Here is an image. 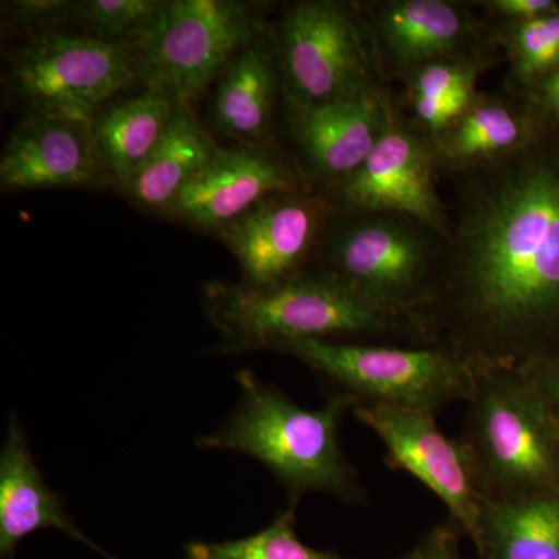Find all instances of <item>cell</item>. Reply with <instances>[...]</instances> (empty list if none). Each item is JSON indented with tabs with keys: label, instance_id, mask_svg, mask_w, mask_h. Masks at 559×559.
<instances>
[{
	"label": "cell",
	"instance_id": "cell-1",
	"mask_svg": "<svg viewBox=\"0 0 559 559\" xmlns=\"http://www.w3.org/2000/svg\"><path fill=\"white\" fill-rule=\"evenodd\" d=\"M444 178L450 234L425 347L474 373L535 369L559 355V131Z\"/></svg>",
	"mask_w": 559,
	"mask_h": 559
},
{
	"label": "cell",
	"instance_id": "cell-2",
	"mask_svg": "<svg viewBox=\"0 0 559 559\" xmlns=\"http://www.w3.org/2000/svg\"><path fill=\"white\" fill-rule=\"evenodd\" d=\"M204 305L209 322L219 334L221 352L229 355L272 352L294 340L373 337L425 347L414 322L374 307L318 264L266 288L209 282Z\"/></svg>",
	"mask_w": 559,
	"mask_h": 559
},
{
	"label": "cell",
	"instance_id": "cell-3",
	"mask_svg": "<svg viewBox=\"0 0 559 559\" xmlns=\"http://www.w3.org/2000/svg\"><path fill=\"white\" fill-rule=\"evenodd\" d=\"M240 400L218 429L197 440L204 451L240 452L260 462L286 489L289 502L320 492L347 506L367 491L341 444V421L353 401L333 393L322 407L300 406L252 370L237 374Z\"/></svg>",
	"mask_w": 559,
	"mask_h": 559
},
{
	"label": "cell",
	"instance_id": "cell-4",
	"mask_svg": "<svg viewBox=\"0 0 559 559\" xmlns=\"http://www.w3.org/2000/svg\"><path fill=\"white\" fill-rule=\"evenodd\" d=\"M465 404L462 443L481 498L559 488V419L527 371H479Z\"/></svg>",
	"mask_w": 559,
	"mask_h": 559
},
{
	"label": "cell",
	"instance_id": "cell-5",
	"mask_svg": "<svg viewBox=\"0 0 559 559\" xmlns=\"http://www.w3.org/2000/svg\"><path fill=\"white\" fill-rule=\"evenodd\" d=\"M447 237L399 213L334 210L311 264L348 283L374 307L421 331L436 297ZM310 264V266H311Z\"/></svg>",
	"mask_w": 559,
	"mask_h": 559
},
{
	"label": "cell",
	"instance_id": "cell-6",
	"mask_svg": "<svg viewBox=\"0 0 559 559\" xmlns=\"http://www.w3.org/2000/svg\"><path fill=\"white\" fill-rule=\"evenodd\" d=\"M272 352L299 359L353 406L393 404L437 415L452 403H466L476 378L465 364L430 347L294 340Z\"/></svg>",
	"mask_w": 559,
	"mask_h": 559
},
{
	"label": "cell",
	"instance_id": "cell-7",
	"mask_svg": "<svg viewBox=\"0 0 559 559\" xmlns=\"http://www.w3.org/2000/svg\"><path fill=\"white\" fill-rule=\"evenodd\" d=\"M271 33L261 3L168 0L153 31L128 53L145 90L190 106L241 50Z\"/></svg>",
	"mask_w": 559,
	"mask_h": 559
},
{
	"label": "cell",
	"instance_id": "cell-8",
	"mask_svg": "<svg viewBox=\"0 0 559 559\" xmlns=\"http://www.w3.org/2000/svg\"><path fill=\"white\" fill-rule=\"evenodd\" d=\"M286 105H322L389 91L358 2L305 0L272 31Z\"/></svg>",
	"mask_w": 559,
	"mask_h": 559
},
{
	"label": "cell",
	"instance_id": "cell-9",
	"mask_svg": "<svg viewBox=\"0 0 559 559\" xmlns=\"http://www.w3.org/2000/svg\"><path fill=\"white\" fill-rule=\"evenodd\" d=\"M11 84L28 114L92 123L117 94L140 83L127 50L81 33L58 32L16 51Z\"/></svg>",
	"mask_w": 559,
	"mask_h": 559
},
{
	"label": "cell",
	"instance_id": "cell-10",
	"mask_svg": "<svg viewBox=\"0 0 559 559\" xmlns=\"http://www.w3.org/2000/svg\"><path fill=\"white\" fill-rule=\"evenodd\" d=\"M358 9L385 84L403 83L433 61H471L492 69L503 60L491 27L471 2L370 0L358 2Z\"/></svg>",
	"mask_w": 559,
	"mask_h": 559
},
{
	"label": "cell",
	"instance_id": "cell-11",
	"mask_svg": "<svg viewBox=\"0 0 559 559\" xmlns=\"http://www.w3.org/2000/svg\"><path fill=\"white\" fill-rule=\"evenodd\" d=\"M353 415L382 441L385 463L421 481L447 507L471 543L477 535L481 495L462 440L444 436L432 412L393 404L360 403Z\"/></svg>",
	"mask_w": 559,
	"mask_h": 559
},
{
	"label": "cell",
	"instance_id": "cell-12",
	"mask_svg": "<svg viewBox=\"0 0 559 559\" xmlns=\"http://www.w3.org/2000/svg\"><path fill=\"white\" fill-rule=\"evenodd\" d=\"M334 210L329 193L316 187L283 191L218 235L240 264L242 283L266 288L310 266Z\"/></svg>",
	"mask_w": 559,
	"mask_h": 559
},
{
	"label": "cell",
	"instance_id": "cell-13",
	"mask_svg": "<svg viewBox=\"0 0 559 559\" xmlns=\"http://www.w3.org/2000/svg\"><path fill=\"white\" fill-rule=\"evenodd\" d=\"M437 178L432 145L403 119L396 105L392 123L359 170L325 193L336 209L399 213L448 238L450 216Z\"/></svg>",
	"mask_w": 559,
	"mask_h": 559
},
{
	"label": "cell",
	"instance_id": "cell-14",
	"mask_svg": "<svg viewBox=\"0 0 559 559\" xmlns=\"http://www.w3.org/2000/svg\"><path fill=\"white\" fill-rule=\"evenodd\" d=\"M290 134L300 153V173L312 187L336 189L359 170L396 114L392 92L359 97L286 105Z\"/></svg>",
	"mask_w": 559,
	"mask_h": 559
},
{
	"label": "cell",
	"instance_id": "cell-15",
	"mask_svg": "<svg viewBox=\"0 0 559 559\" xmlns=\"http://www.w3.org/2000/svg\"><path fill=\"white\" fill-rule=\"evenodd\" d=\"M2 191L116 187L92 123L28 114L14 128L0 159Z\"/></svg>",
	"mask_w": 559,
	"mask_h": 559
},
{
	"label": "cell",
	"instance_id": "cell-16",
	"mask_svg": "<svg viewBox=\"0 0 559 559\" xmlns=\"http://www.w3.org/2000/svg\"><path fill=\"white\" fill-rule=\"evenodd\" d=\"M308 187L312 186L299 168L283 164L270 150L250 146L219 150L183 187L164 215L218 234L261 201Z\"/></svg>",
	"mask_w": 559,
	"mask_h": 559
},
{
	"label": "cell",
	"instance_id": "cell-17",
	"mask_svg": "<svg viewBox=\"0 0 559 559\" xmlns=\"http://www.w3.org/2000/svg\"><path fill=\"white\" fill-rule=\"evenodd\" d=\"M40 530H57L103 559H119L73 522L33 457L20 418L10 414L0 451V559H14L22 540Z\"/></svg>",
	"mask_w": 559,
	"mask_h": 559
},
{
	"label": "cell",
	"instance_id": "cell-18",
	"mask_svg": "<svg viewBox=\"0 0 559 559\" xmlns=\"http://www.w3.org/2000/svg\"><path fill=\"white\" fill-rule=\"evenodd\" d=\"M546 127L524 95L479 91L450 130L432 143L437 175L440 178L509 156Z\"/></svg>",
	"mask_w": 559,
	"mask_h": 559
},
{
	"label": "cell",
	"instance_id": "cell-19",
	"mask_svg": "<svg viewBox=\"0 0 559 559\" xmlns=\"http://www.w3.org/2000/svg\"><path fill=\"white\" fill-rule=\"evenodd\" d=\"M280 90L282 76L271 33L241 50L221 73L213 100L216 130L242 146L270 150Z\"/></svg>",
	"mask_w": 559,
	"mask_h": 559
},
{
	"label": "cell",
	"instance_id": "cell-20",
	"mask_svg": "<svg viewBox=\"0 0 559 559\" xmlns=\"http://www.w3.org/2000/svg\"><path fill=\"white\" fill-rule=\"evenodd\" d=\"M480 559H559V488L484 499L473 540Z\"/></svg>",
	"mask_w": 559,
	"mask_h": 559
},
{
	"label": "cell",
	"instance_id": "cell-21",
	"mask_svg": "<svg viewBox=\"0 0 559 559\" xmlns=\"http://www.w3.org/2000/svg\"><path fill=\"white\" fill-rule=\"evenodd\" d=\"M179 103L143 90L127 100L109 102L92 120L95 140L116 189L123 191L164 138Z\"/></svg>",
	"mask_w": 559,
	"mask_h": 559
},
{
	"label": "cell",
	"instance_id": "cell-22",
	"mask_svg": "<svg viewBox=\"0 0 559 559\" xmlns=\"http://www.w3.org/2000/svg\"><path fill=\"white\" fill-rule=\"evenodd\" d=\"M219 150L194 119L190 106L180 105L164 138L121 193L140 207L164 215Z\"/></svg>",
	"mask_w": 559,
	"mask_h": 559
},
{
	"label": "cell",
	"instance_id": "cell-23",
	"mask_svg": "<svg viewBox=\"0 0 559 559\" xmlns=\"http://www.w3.org/2000/svg\"><path fill=\"white\" fill-rule=\"evenodd\" d=\"M489 27L510 68L507 91L528 94L559 70V10L520 24Z\"/></svg>",
	"mask_w": 559,
	"mask_h": 559
},
{
	"label": "cell",
	"instance_id": "cell-24",
	"mask_svg": "<svg viewBox=\"0 0 559 559\" xmlns=\"http://www.w3.org/2000/svg\"><path fill=\"white\" fill-rule=\"evenodd\" d=\"M297 506L289 502L270 525L246 538L219 543L190 540L183 546V555L186 559H348L336 551L312 549L299 538Z\"/></svg>",
	"mask_w": 559,
	"mask_h": 559
},
{
	"label": "cell",
	"instance_id": "cell-25",
	"mask_svg": "<svg viewBox=\"0 0 559 559\" xmlns=\"http://www.w3.org/2000/svg\"><path fill=\"white\" fill-rule=\"evenodd\" d=\"M167 0H83L76 2L81 35L131 51L153 31Z\"/></svg>",
	"mask_w": 559,
	"mask_h": 559
},
{
	"label": "cell",
	"instance_id": "cell-26",
	"mask_svg": "<svg viewBox=\"0 0 559 559\" xmlns=\"http://www.w3.org/2000/svg\"><path fill=\"white\" fill-rule=\"evenodd\" d=\"M488 68L477 62L440 60L423 66L403 81L401 98L423 97L444 100L462 91H476L477 81Z\"/></svg>",
	"mask_w": 559,
	"mask_h": 559
},
{
	"label": "cell",
	"instance_id": "cell-27",
	"mask_svg": "<svg viewBox=\"0 0 559 559\" xmlns=\"http://www.w3.org/2000/svg\"><path fill=\"white\" fill-rule=\"evenodd\" d=\"M75 7L68 0H14L5 10L9 20L33 40L66 32L64 25L75 22Z\"/></svg>",
	"mask_w": 559,
	"mask_h": 559
},
{
	"label": "cell",
	"instance_id": "cell-28",
	"mask_svg": "<svg viewBox=\"0 0 559 559\" xmlns=\"http://www.w3.org/2000/svg\"><path fill=\"white\" fill-rule=\"evenodd\" d=\"M471 3L484 11L489 24H520L559 10L557 0H480Z\"/></svg>",
	"mask_w": 559,
	"mask_h": 559
},
{
	"label": "cell",
	"instance_id": "cell-29",
	"mask_svg": "<svg viewBox=\"0 0 559 559\" xmlns=\"http://www.w3.org/2000/svg\"><path fill=\"white\" fill-rule=\"evenodd\" d=\"M462 530L448 518L426 532L415 544L414 549L399 559H462L460 536Z\"/></svg>",
	"mask_w": 559,
	"mask_h": 559
},
{
	"label": "cell",
	"instance_id": "cell-30",
	"mask_svg": "<svg viewBox=\"0 0 559 559\" xmlns=\"http://www.w3.org/2000/svg\"><path fill=\"white\" fill-rule=\"evenodd\" d=\"M524 97L532 102L540 119L559 131V70L540 81L538 86Z\"/></svg>",
	"mask_w": 559,
	"mask_h": 559
},
{
	"label": "cell",
	"instance_id": "cell-31",
	"mask_svg": "<svg viewBox=\"0 0 559 559\" xmlns=\"http://www.w3.org/2000/svg\"><path fill=\"white\" fill-rule=\"evenodd\" d=\"M559 419V355L527 371Z\"/></svg>",
	"mask_w": 559,
	"mask_h": 559
}]
</instances>
